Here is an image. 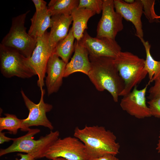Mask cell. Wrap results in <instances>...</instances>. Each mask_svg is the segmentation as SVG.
Here are the masks:
<instances>
[{
  "label": "cell",
  "instance_id": "277c9868",
  "mask_svg": "<svg viewBox=\"0 0 160 160\" xmlns=\"http://www.w3.org/2000/svg\"><path fill=\"white\" fill-rule=\"evenodd\" d=\"M114 61L125 83L120 95L123 96L130 92L148 74L144 68L145 60L131 52L121 51L114 58Z\"/></svg>",
  "mask_w": 160,
  "mask_h": 160
},
{
  "label": "cell",
  "instance_id": "603a6c76",
  "mask_svg": "<svg viewBox=\"0 0 160 160\" xmlns=\"http://www.w3.org/2000/svg\"><path fill=\"white\" fill-rule=\"evenodd\" d=\"M143 3V13L150 23L159 22L160 16L157 15L154 10L155 0H141Z\"/></svg>",
  "mask_w": 160,
  "mask_h": 160
},
{
  "label": "cell",
  "instance_id": "5b68a950",
  "mask_svg": "<svg viewBox=\"0 0 160 160\" xmlns=\"http://www.w3.org/2000/svg\"><path fill=\"white\" fill-rule=\"evenodd\" d=\"M28 10L12 18L11 26L4 37L2 45L17 51L25 57L31 56L36 44V39L26 32L25 23Z\"/></svg>",
  "mask_w": 160,
  "mask_h": 160
},
{
  "label": "cell",
  "instance_id": "4dcf8cb0",
  "mask_svg": "<svg viewBox=\"0 0 160 160\" xmlns=\"http://www.w3.org/2000/svg\"><path fill=\"white\" fill-rule=\"evenodd\" d=\"M156 149L158 153H160V132L158 142L156 145Z\"/></svg>",
  "mask_w": 160,
  "mask_h": 160
},
{
  "label": "cell",
  "instance_id": "ba28073f",
  "mask_svg": "<svg viewBox=\"0 0 160 160\" xmlns=\"http://www.w3.org/2000/svg\"><path fill=\"white\" fill-rule=\"evenodd\" d=\"M41 96L38 103L36 104L31 100L26 95L22 89L20 91L25 105L29 111L28 117L22 119L21 130L28 131L29 127L33 126H43L52 130L54 127L48 119L46 113L50 111L53 106L50 104L45 103L44 97L45 90H41Z\"/></svg>",
  "mask_w": 160,
  "mask_h": 160
},
{
  "label": "cell",
  "instance_id": "44dd1931",
  "mask_svg": "<svg viewBox=\"0 0 160 160\" xmlns=\"http://www.w3.org/2000/svg\"><path fill=\"white\" fill-rule=\"evenodd\" d=\"M79 2V0H51L48 4V8L52 15H71L73 11L78 7Z\"/></svg>",
  "mask_w": 160,
  "mask_h": 160
},
{
  "label": "cell",
  "instance_id": "7c38bea8",
  "mask_svg": "<svg viewBox=\"0 0 160 160\" xmlns=\"http://www.w3.org/2000/svg\"><path fill=\"white\" fill-rule=\"evenodd\" d=\"M146 85L140 90L134 87L132 91L123 96L120 105L124 111L130 115L138 119H143L152 116L150 109L146 103L145 95L148 87Z\"/></svg>",
  "mask_w": 160,
  "mask_h": 160
},
{
  "label": "cell",
  "instance_id": "9c48e42d",
  "mask_svg": "<svg viewBox=\"0 0 160 160\" xmlns=\"http://www.w3.org/2000/svg\"><path fill=\"white\" fill-rule=\"evenodd\" d=\"M123 18L115 10L113 0H103L102 15L97 29L96 37L115 39L123 30Z\"/></svg>",
  "mask_w": 160,
  "mask_h": 160
},
{
  "label": "cell",
  "instance_id": "6da1fadb",
  "mask_svg": "<svg viewBox=\"0 0 160 160\" xmlns=\"http://www.w3.org/2000/svg\"><path fill=\"white\" fill-rule=\"evenodd\" d=\"M91 68L87 76L100 92L108 91L113 101L117 102L125 87L124 81L120 76L114 58L107 57L89 56Z\"/></svg>",
  "mask_w": 160,
  "mask_h": 160
},
{
  "label": "cell",
  "instance_id": "cb8c5ba5",
  "mask_svg": "<svg viewBox=\"0 0 160 160\" xmlns=\"http://www.w3.org/2000/svg\"><path fill=\"white\" fill-rule=\"evenodd\" d=\"M103 0H80L78 8H84L99 14L102 11Z\"/></svg>",
  "mask_w": 160,
  "mask_h": 160
},
{
  "label": "cell",
  "instance_id": "1f68e13d",
  "mask_svg": "<svg viewBox=\"0 0 160 160\" xmlns=\"http://www.w3.org/2000/svg\"><path fill=\"white\" fill-rule=\"evenodd\" d=\"M125 2L127 3H130L133 2L135 0H125Z\"/></svg>",
  "mask_w": 160,
  "mask_h": 160
},
{
  "label": "cell",
  "instance_id": "2e32d148",
  "mask_svg": "<svg viewBox=\"0 0 160 160\" xmlns=\"http://www.w3.org/2000/svg\"><path fill=\"white\" fill-rule=\"evenodd\" d=\"M52 25L49 32V43L53 52L58 43L67 35L73 20L71 15H52Z\"/></svg>",
  "mask_w": 160,
  "mask_h": 160
},
{
  "label": "cell",
  "instance_id": "d6986e66",
  "mask_svg": "<svg viewBox=\"0 0 160 160\" xmlns=\"http://www.w3.org/2000/svg\"><path fill=\"white\" fill-rule=\"evenodd\" d=\"M139 38L145 48L146 52V59L144 61V69L148 74L150 84L160 78V61L155 60L151 55V45L148 41H145L143 38Z\"/></svg>",
  "mask_w": 160,
  "mask_h": 160
},
{
  "label": "cell",
  "instance_id": "52a82bcc",
  "mask_svg": "<svg viewBox=\"0 0 160 160\" xmlns=\"http://www.w3.org/2000/svg\"><path fill=\"white\" fill-rule=\"evenodd\" d=\"M44 157L52 160L62 158L68 160H88L83 143L71 136L59 138L49 148Z\"/></svg>",
  "mask_w": 160,
  "mask_h": 160
},
{
  "label": "cell",
  "instance_id": "d6a6232c",
  "mask_svg": "<svg viewBox=\"0 0 160 160\" xmlns=\"http://www.w3.org/2000/svg\"><path fill=\"white\" fill-rule=\"evenodd\" d=\"M53 160H68L63 158L60 157V158H58L56 159H55Z\"/></svg>",
  "mask_w": 160,
  "mask_h": 160
},
{
  "label": "cell",
  "instance_id": "8992f818",
  "mask_svg": "<svg viewBox=\"0 0 160 160\" xmlns=\"http://www.w3.org/2000/svg\"><path fill=\"white\" fill-rule=\"evenodd\" d=\"M0 69L5 77L29 78L36 75L27 58L14 49L0 44Z\"/></svg>",
  "mask_w": 160,
  "mask_h": 160
},
{
  "label": "cell",
  "instance_id": "e0dca14e",
  "mask_svg": "<svg viewBox=\"0 0 160 160\" xmlns=\"http://www.w3.org/2000/svg\"><path fill=\"white\" fill-rule=\"evenodd\" d=\"M52 15L51 12L48 8L40 11H36L31 19V24L28 34L36 39L43 35L47 29L51 26Z\"/></svg>",
  "mask_w": 160,
  "mask_h": 160
},
{
  "label": "cell",
  "instance_id": "ac0fdd59",
  "mask_svg": "<svg viewBox=\"0 0 160 160\" xmlns=\"http://www.w3.org/2000/svg\"><path fill=\"white\" fill-rule=\"evenodd\" d=\"M96 14L94 12L84 8L75 9L71 15L73 20L71 27L75 39L80 41L87 29V22L89 18Z\"/></svg>",
  "mask_w": 160,
  "mask_h": 160
},
{
  "label": "cell",
  "instance_id": "3957f363",
  "mask_svg": "<svg viewBox=\"0 0 160 160\" xmlns=\"http://www.w3.org/2000/svg\"><path fill=\"white\" fill-rule=\"evenodd\" d=\"M38 129H30L28 132L21 137L14 138L12 145L6 148L1 149L0 156L15 152H22L30 154L35 159L44 157L45 153L51 145L59 138L58 131L50 132L37 140L33 136L39 133Z\"/></svg>",
  "mask_w": 160,
  "mask_h": 160
},
{
  "label": "cell",
  "instance_id": "8fae6325",
  "mask_svg": "<svg viewBox=\"0 0 160 160\" xmlns=\"http://www.w3.org/2000/svg\"><path fill=\"white\" fill-rule=\"evenodd\" d=\"M88 51L89 56L107 57L115 58L121 51V47L115 39L91 36L86 30L80 41Z\"/></svg>",
  "mask_w": 160,
  "mask_h": 160
},
{
  "label": "cell",
  "instance_id": "f1b7e54d",
  "mask_svg": "<svg viewBox=\"0 0 160 160\" xmlns=\"http://www.w3.org/2000/svg\"><path fill=\"white\" fill-rule=\"evenodd\" d=\"M5 132H0V144H2L5 142L13 140L14 138H9L5 136Z\"/></svg>",
  "mask_w": 160,
  "mask_h": 160
},
{
  "label": "cell",
  "instance_id": "4fadbf2b",
  "mask_svg": "<svg viewBox=\"0 0 160 160\" xmlns=\"http://www.w3.org/2000/svg\"><path fill=\"white\" fill-rule=\"evenodd\" d=\"M113 1L116 12L123 18L133 24L136 30V36L138 38H143V32L141 18L143 13V7L141 0H135L130 3L122 0H113Z\"/></svg>",
  "mask_w": 160,
  "mask_h": 160
},
{
  "label": "cell",
  "instance_id": "f546056e",
  "mask_svg": "<svg viewBox=\"0 0 160 160\" xmlns=\"http://www.w3.org/2000/svg\"><path fill=\"white\" fill-rule=\"evenodd\" d=\"M17 155L20 156V159H16L17 160H33L35 159L33 156L28 154L18 153Z\"/></svg>",
  "mask_w": 160,
  "mask_h": 160
},
{
  "label": "cell",
  "instance_id": "9a60e30c",
  "mask_svg": "<svg viewBox=\"0 0 160 160\" xmlns=\"http://www.w3.org/2000/svg\"><path fill=\"white\" fill-rule=\"evenodd\" d=\"M74 52L70 61L66 64L64 77L76 72H81L87 76L91 69L89 54L80 41L74 43Z\"/></svg>",
  "mask_w": 160,
  "mask_h": 160
},
{
  "label": "cell",
  "instance_id": "83f0119b",
  "mask_svg": "<svg viewBox=\"0 0 160 160\" xmlns=\"http://www.w3.org/2000/svg\"><path fill=\"white\" fill-rule=\"evenodd\" d=\"M88 160H119L116 157V156L111 154H108L96 158H90Z\"/></svg>",
  "mask_w": 160,
  "mask_h": 160
},
{
  "label": "cell",
  "instance_id": "4316f807",
  "mask_svg": "<svg viewBox=\"0 0 160 160\" xmlns=\"http://www.w3.org/2000/svg\"><path fill=\"white\" fill-rule=\"evenodd\" d=\"M36 8V12L40 11L48 8L47 3L43 0H32Z\"/></svg>",
  "mask_w": 160,
  "mask_h": 160
},
{
  "label": "cell",
  "instance_id": "30bf717a",
  "mask_svg": "<svg viewBox=\"0 0 160 160\" xmlns=\"http://www.w3.org/2000/svg\"><path fill=\"white\" fill-rule=\"evenodd\" d=\"M49 32L47 31L42 36L36 39V44L29 58L30 65L38 77L37 85L40 90L44 86L46 69L49 59L53 52L49 43Z\"/></svg>",
  "mask_w": 160,
  "mask_h": 160
},
{
  "label": "cell",
  "instance_id": "d4e9b609",
  "mask_svg": "<svg viewBox=\"0 0 160 160\" xmlns=\"http://www.w3.org/2000/svg\"><path fill=\"white\" fill-rule=\"evenodd\" d=\"M147 103L152 116L160 118V98L150 100Z\"/></svg>",
  "mask_w": 160,
  "mask_h": 160
},
{
  "label": "cell",
  "instance_id": "836d02e7",
  "mask_svg": "<svg viewBox=\"0 0 160 160\" xmlns=\"http://www.w3.org/2000/svg\"><path fill=\"white\" fill-rule=\"evenodd\" d=\"M35 160V159H33V160Z\"/></svg>",
  "mask_w": 160,
  "mask_h": 160
},
{
  "label": "cell",
  "instance_id": "7a4b0ae2",
  "mask_svg": "<svg viewBox=\"0 0 160 160\" xmlns=\"http://www.w3.org/2000/svg\"><path fill=\"white\" fill-rule=\"evenodd\" d=\"M73 136L84 144L88 159L108 154L116 156L119 153L120 145L116 136L103 126L86 125L82 129L77 127Z\"/></svg>",
  "mask_w": 160,
  "mask_h": 160
},
{
  "label": "cell",
  "instance_id": "7402d4cb",
  "mask_svg": "<svg viewBox=\"0 0 160 160\" xmlns=\"http://www.w3.org/2000/svg\"><path fill=\"white\" fill-rule=\"evenodd\" d=\"M4 115L5 117L0 118V132L6 130L10 134H16L21 127L22 119L18 118L14 114L5 113Z\"/></svg>",
  "mask_w": 160,
  "mask_h": 160
},
{
  "label": "cell",
  "instance_id": "5bb4252c",
  "mask_svg": "<svg viewBox=\"0 0 160 160\" xmlns=\"http://www.w3.org/2000/svg\"><path fill=\"white\" fill-rule=\"evenodd\" d=\"M53 52L47 64L45 84L48 96L57 92L62 84L67 64Z\"/></svg>",
  "mask_w": 160,
  "mask_h": 160
},
{
  "label": "cell",
  "instance_id": "484cf974",
  "mask_svg": "<svg viewBox=\"0 0 160 160\" xmlns=\"http://www.w3.org/2000/svg\"><path fill=\"white\" fill-rule=\"evenodd\" d=\"M154 85L148 90L149 100L160 98V78L155 81Z\"/></svg>",
  "mask_w": 160,
  "mask_h": 160
},
{
  "label": "cell",
  "instance_id": "ffe728a7",
  "mask_svg": "<svg viewBox=\"0 0 160 160\" xmlns=\"http://www.w3.org/2000/svg\"><path fill=\"white\" fill-rule=\"evenodd\" d=\"M75 39L71 28L67 36L58 43L53 51L66 64L74 50Z\"/></svg>",
  "mask_w": 160,
  "mask_h": 160
}]
</instances>
